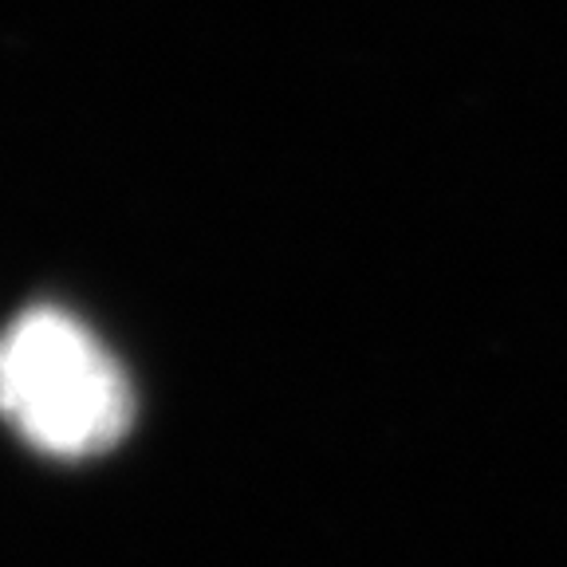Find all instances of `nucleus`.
<instances>
[{
  "label": "nucleus",
  "instance_id": "nucleus-1",
  "mask_svg": "<svg viewBox=\"0 0 567 567\" xmlns=\"http://www.w3.org/2000/svg\"><path fill=\"white\" fill-rule=\"evenodd\" d=\"M123 367L80 319L55 308L17 316L0 336V417L52 457H91L131 430Z\"/></svg>",
  "mask_w": 567,
  "mask_h": 567
}]
</instances>
